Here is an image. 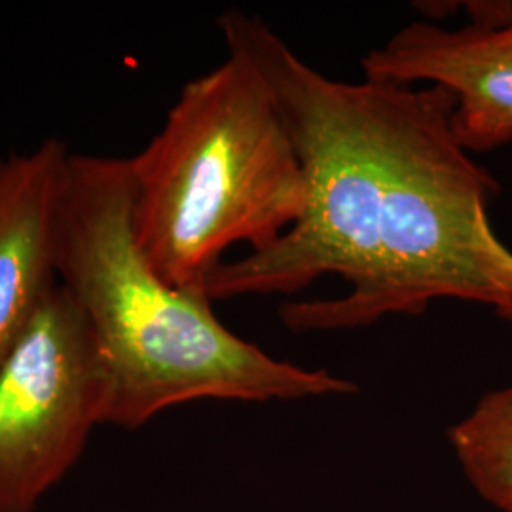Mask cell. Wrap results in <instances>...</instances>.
<instances>
[{
	"label": "cell",
	"instance_id": "6",
	"mask_svg": "<svg viewBox=\"0 0 512 512\" xmlns=\"http://www.w3.org/2000/svg\"><path fill=\"white\" fill-rule=\"evenodd\" d=\"M69 156L55 137L0 156V361L57 281L55 234Z\"/></svg>",
	"mask_w": 512,
	"mask_h": 512
},
{
	"label": "cell",
	"instance_id": "5",
	"mask_svg": "<svg viewBox=\"0 0 512 512\" xmlns=\"http://www.w3.org/2000/svg\"><path fill=\"white\" fill-rule=\"evenodd\" d=\"M459 29L416 21L363 57L365 78L440 86L454 95V129L473 152L512 143V2H473Z\"/></svg>",
	"mask_w": 512,
	"mask_h": 512
},
{
	"label": "cell",
	"instance_id": "4",
	"mask_svg": "<svg viewBox=\"0 0 512 512\" xmlns=\"http://www.w3.org/2000/svg\"><path fill=\"white\" fill-rule=\"evenodd\" d=\"M101 376L84 315L59 281L0 361V512H37L101 425Z\"/></svg>",
	"mask_w": 512,
	"mask_h": 512
},
{
	"label": "cell",
	"instance_id": "1",
	"mask_svg": "<svg viewBox=\"0 0 512 512\" xmlns=\"http://www.w3.org/2000/svg\"><path fill=\"white\" fill-rule=\"evenodd\" d=\"M219 27L274 92L304 169L306 205L274 245L224 260L205 296H293L338 275L346 293L283 302V325L363 329L420 315L437 300L480 304L512 323V251L488 215L499 184L459 143L454 95L440 86L334 80L264 19L236 8Z\"/></svg>",
	"mask_w": 512,
	"mask_h": 512
},
{
	"label": "cell",
	"instance_id": "2",
	"mask_svg": "<svg viewBox=\"0 0 512 512\" xmlns=\"http://www.w3.org/2000/svg\"><path fill=\"white\" fill-rule=\"evenodd\" d=\"M131 209L129 158L69 156L55 275L92 334L101 425L133 431L205 399L289 403L357 391L329 370L272 357L228 329L207 296L165 283L135 239Z\"/></svg>",
	"mask_w": 512,
	"mask_h": 512
},
{
	"label": "cell",
	"instance_id": "7",
	"mask_svg": "<svg viewBox=\"0 0 512 512\" xmlns=\"http://www.w3.org/2000/svg\"><path fill=\"white\" fill-rule=\"evenodd\" d=\"M448 439L478 495L512 512V385L486 393Z\"/></svg>",
	"mask_w": 512,
	"mask_h": 512
},
{
	"label": "cell",
	"instance_id": "3",
	"mask_svg": "<svg viewBox=\"0 0 512 512\" xmlns=\"http://www.w3.org/2000/svg\"><path fill=\"white\" fill-rule=\"evenodd\" d=\"M190 82L129 158L133 232L165 283L203 294L234 245L258 253L302 217L306 177L266 76L239 44Z\"/></svg>",
	"mask_w": 512,
	"mask_h": 512
}]
</instances>
